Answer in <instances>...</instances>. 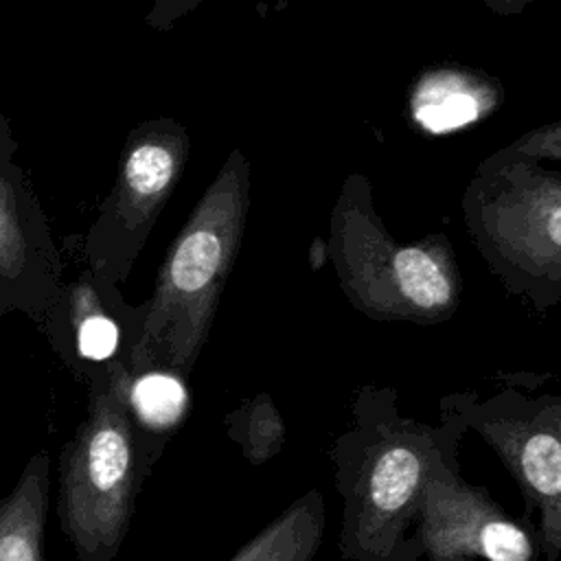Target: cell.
<instances>
[{
    "label": "cell",
    "instance_id": "obj_11",
    "mask_svg": "<svg viewBox=\"0 0 561 561\" xmlns=\"http://www.w3.org/2000/svg\"><path fill=\"white\" fill-rule=\"evenodd\" d=\"M50 502V458H28L15 486L0 495V561H44V526Z\"/></svg>",
    "mask_w": 561,
    "mask_h": 561
},
{
    "label": "cell",
    "instance_id": "obj_4",
    "mask_svg": "<svg viewBox=\"0 0 561 561\" xmlns=\"http://www.w3.org/2000/svg\"><path fill=\"white\" fill-rule=\"evenodd\" d=\"M460 208L502 287L539 313L561 309V171L504 145L478 164Z\"/></svg>",
    "mask_w": 561,
    "mask_h": 561
},
{
    "label": "cell",
    "instance_id": "obj_3",
    "mask_svg": "<svg viewBox=\"0 0 561 561\" xmlns=\"http://www.w3.org/2000/svg\"><path fill=\"white\" fill-rule=\"evenodd\" d=\"M327 256L340 291L375 322L440 324L462 298V276L447 234L401 241L375 208L370 180L353 171L337 191L329 217Z\"/></svg>",
    "mask_w": 561,
    "mask_h": 561
},
{
    "label": "cell",
    "instance_id": "obj_17",
    "mask_svg": "<svg viewBox=\"0 0 561 561\" xmlns=\"http://www.w3.org/2000/svg\"><path fill=\"white\" fill-rule=\"evenodd\" d=\"M204 0H156L151 4V11L147 15V24L151 28L158 31H167L171 28L178 20H182L184 15H188L191 11H195ZM278 7L285 4V0H276Z\"/></svg>",
    "mask_w": 561,
    "mask_h": 561
},
{
    "label": "cell",
    "instance_id": "obj_2",
    "mask_svg": "<svg viewBox=\"0 0 561 561\" xmlns=\"http://www.w3.org/2000/svg\"><path fill=\"white\" fill-rule=\"evenodd\" d=\"M250 186V160L234 147L160 265L153 294L127 348L129 373L169 370L184 379L195 368L239 256Z\"/></svg>",
    "mask_w": 561,
    "mask_h": 561
},
{
    "label": "cell",
    "instance_id": "obj_13",
    "mask_svg": "<svg viewBox=\"0 0 561 561\" xmlns=\"http://www.w3.org/2000/svg\"><path fill=\"white\" fill-rule=\"evenodd\" d=\"M118 379L138 434L149 430L151 436H158L182 423L188 394L180 375L169 370L129 373L125 362H118Z\"/></svg>",
    "mask_w": 561,
    "mask_h": 561
},
{
    "label": "cell",
    "instance_id": "obj_1",
    "mask_svg": "<svg viewBox=\"0 0 561 561\" xmlns=\"http://www.w3.org/2000/svg\"><path fill=\"white\" fill-rule=\"evenodd\" d=\"M443 399L438 423L405 416L394 386L366 383L351 401V425L329 447L342 502V561H421L416 519L434 467L460 454L467 434Z\"/></svg>",
    "mask_w": 561,
    "mask_h": 561
},
{
    "label": "cell",
    "instance_id": "obj_7",
    "mask_svg": "<svg viewBox=\"0 0 561 561\" xmlns=\"http://www.w3.org/2000/svg\"><path fill=\"white\" fill-rule=\"evenodd\" d=\"M188 151V131L173 118H153L129 134L116 184L85 239L88 272L96 285L114 289L127 278Z\"/></svg>",
    "mask_w": 561,
    "mask_h": 561
},
{
    "label": "cell",
    "instance_id": "obj_18",
    "mask_svg": "<svg viewBox=\"0 0 561 561\" xmlns=\"http://www.w3.org/2000/svg\"><path fill=\"white\" fill-rule=\"evenodd\" d=\"M480 4H484L491 13L495 15H519L524 13L530 4L539 2V0H476Z\"/></svg>",
    "mask_w": 561,
    "mask_h": 561
},
{
    "label": "cell",
    "instance_id": "obj_10",
    "mask_svg": "<svg viewBox=\"0 0 561 561\" xmlns=\"http://www.w3.org/2000/svg\"><path fill=\"white\" fill-rule=\"evenodd\" d=\"M504 88L497 77L465 64L425 68L408 90V118L423 134H454L500 110Z\"/></svg>",
    "mask_w": 561,
    "mask_h": 561
},
{
    "label": "cell",
    "instance_id": "obj_19",
    "mask_svg": "<svg viewBox=\"0 0 561 561\" xmlns=\"http://www.w3.org/2000/svg\"><path fill=\"white\" fill-rule=\"evenodd\" d=\"M11 307H13V305H11V300L0 291V316H2L7 309H11Z\"/></svg>",
    "mask_w": 561,
    "mask_h": 561
},
{
    "label": "cell",
    "instance_id": "obj_12",
    "mask_svg": "<svg viewBox=\"0 0 561 561\" xmlns=\"http://www.w3.org/2000/svg\"><path fill=\"white\" fill-rule=\"evenodd\" d=\"M327 528V506L318 489L300 493L228 561H313Z\"/></svg>",
    "mask_w": 561,
    "mask_h": 561
},
{
    "label": "cell",
    "instance_id": "obj_9",
    "mask_svg": "<svg viewBox=\"0 0 561 561\" xmlns=\"http://www.w3.org/2000/svg\"><path fill=\"white\" fill-rule=\"evenodd\" d=\"M57 278L46 219L11 151L0 147V289L13 307L37 316L50 305Z\"/></svg>",
    "mask_w": 561,
    "mask_h": 561
},
{
    "label": "cell",
    "instance_id": "obj_8",
    "mask_svg": "<svg viewBox=\"0 0 561 561\" xmlns=\"http://www.w3.org/2000/svg\"><path fill=\"white\" fill-rule=\"evenodd\" d=\"M416 539L427 561H539L537 530L511 517L486 486L460 476L458 456L443 458L419 504Z\"/></svg>",
    "mask_w": 561,
    "mask_h": 561
},
{
    "label": "cell",
    "instance_id": "obj_6",
    "mask_svg": "<svg viewBox=\"0 0 561 561\" xmlns=\"http://www.w3.org/2000/svg\"><path fill=\"white\" fill-rule=\"evenodd\" d=\"M469 432H476L519 486L526 519L546 561L561 554V392H526L502 383L489 394L473 390L445 394Z\"/></svg>",
    "mask_w": 561,
    "mask_h": 561
},
{
    "label": "cell",
    "instance_id": "obj_16",
    "mask_svg": "<svg viewBox=\"0 0 561 561\" xmlns=\"http://www.w3.org/2000/svg\"><path fill=\"white\" fill-rule=\"evenodd\" d=\"M511 151L535 160H561V118L533 127L506 145Z\"/></svg>",
    "mask_w": 561,
    "mask_h": 561
},
{
    "label": "cell",
    "instance_id": "obj_14",
    "mask_svg": "<svg viewBox=\"0 0 561 561\" xmlns=\"http://www.w3.org/2000/svg\"><path fill=\"white\" fill-rule=\"evenodd\" d=\"M226 432L250 465H263L274 458L287 438L285 421L267 392H259L228 412Z\"/></svg>",
    "mask_w": 561,
    "mask_h": 561
},
{
    "label": "cell",
    "instance_id": "obj_15",
    "mask_svg": "<svg viewBox=\"0 0 561 561\" xmlns=\"http://www.w3.org/2000/svg\"><path fill=\"white\" fill-rule=\"evenodd\" d=\"M75 346L79 357L92 364H110L121 344V331L116 320L103 311L90 283H83L75 291Z\"/></svg>",
    "mask_w": 561,
    "mask_h": 561
},
{
    "label": "cell",
    "instance_id": "obj_5",
    "mask_svg": "<svg viewBox=\"0 0 561 561\" xmlns=\"http://www.w3.org/2000/svg\"><path fill=\"white\" fill-rule=\"evenodd\" d=\"M118 362L90 379L88 412L59 454V524L79 561H112L129 530L145 454Z\"/></svg>",
    "mask_w": 561,
    "mask_h": 561
}]
</instances>
